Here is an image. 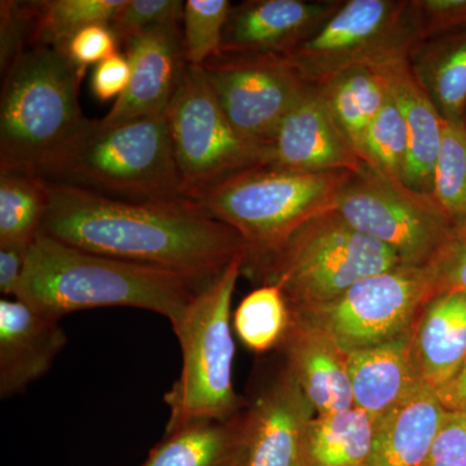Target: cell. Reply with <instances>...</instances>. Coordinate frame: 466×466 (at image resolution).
<instances>
[{
  "label": "cell",
  "instance_id": "38",
  "mask_svg": "<svg viewBox=\"0 0 466 466\" xmlns=\"http://www.w3.org/2000/svg\"><path fill=\"white\" fill-rule=\"evenodd\" d=\"M131 78V64L125 52H116L101 61L91 72L90 87L97 100L118 99L127 90Z\"/></svg>",
  "mask_w": 466,
  "mask_h": 466
},
{
  "label": "cell",
  "instance_id": "34",
  "mask_svg": "<svg viewBox=\"0 0 466 466\" xmlns=\"http://www.w3.org/2000/svg\"><path fill=\"white\" fill-rule=\"evenodd\" d=\"M426 268L433 284L434 297L466 293V223L453 226Z\"/></svg>",
  "mask_w": 466,
  "mask_h": 466
},
{
  "label": "cell",
  "instance_id": "16",
  "mask_svg": "<svg viewBox=\"0 0 466 466\" xmlns=\"http://www.w3.org/2000/svg\"><path fill=\"white\" fill-rule=\"evenodd\" d=\"M342 2L247 0L232 5L219 54L284 56L311 38Z\"/></svg>",
  "mask_w": 466,
  "mask_h": 466
},
{
  "label": "cell",
  "instance_id": "27",
  "mask_svg": "<svg viewBox=\"0 0 466 466\" xmlns=\"http://www.w3.org/2000/svg\"><path fill=\"white\" fill-rule=\"evenodd\" d=\"M47 208V184L41 177L0 174V248L27 253L41 235Z\"/></svg>",
  "mask_w": 466,
  "mask_h": 466
},
{
  "label": "cell",
  "instance_id": "39",
  "mask_svg": "<svg viewBox=\"0 0 466 466\" xmlns=\"http://www.w3.org/2000/svg\"><path fill=\"white\" fill-rule=\"evenodd\" d=\"M26 251L15 248H0V291L15 297L25 268Z\"/></svg>",
  "mask_w": 466,
  "mask_h": 466
},
{
  "label": "cell",
  "instance_id": "37",
  "mask_svg": "<svg viewBox=\"0 0 466 466\" xmlns=\"http://www.w3.org/2000/svg\"><path fill=\"white\" fill-rule=\"evenodd\" d=\"M422 466H466V415L447 412Z\"/></svg>",
  "mask_w": 466,
  "mask_h": 466
},
{
  "label": "cell",
  "instance_id": "41",
  "mask_svg": "<svg viewBox=\"0 0 466 466\" xmlns=\"http://www.w3.org/2000/svg\"><path fill=\"white\" fill-rule=\"evenodd\" d=\"M464 119H465V122H466V110H465V116H464Z\"/></svg>",
  "mask_w": 466,
  "mask_h": 466
},
{
  "label": "cell",
  "instance_id": "4",
  "mask_svg": "<svg viewBox=\"0 0 466 466\" xmlns=\"http://www.w3.org/2000/svg\"><path fill=\"white\" fill-rule=\"evenodd\" d=\"M354 174L265 165L235 175L198 204L241 236L247 247L242 272L254 276L300 227L336 208L339 193Z\"/></svg>",
  "mask_w": 466,
  "mask_h": 466
},
{
  "label": "cell",
  "instance_id": "36",
  "mask_svg": "<svg viewBox=\"0 0 466 466\" xmlns=\"http://www.w3.org/2000/svg\"><path fill=\"white\" fill-rule=\"evenodd\" d=\"M118 38L109 24H95L79 30L61 52L76 69L79 82L86 70L119 52Z\"/></svg>",
  "mask_w": 466,
  "mask_h": 466
},
{
  "label": "cell",
  "instance_id": "2",
  "mask_svg": "<svg viewBox=\"0 0 466 466\" xmlns=\"http://www.w3.org/2000/svg\"><path fill=\"white\" fill-rule=\"evenodd\" d=\"M202 289L167 269L110 258L41 233L27 251L15 299L57 319L82 309H147L174 328Z\"/></svg>",
  "mask_w": 466,
  "mask_h": 466
},
{
  "label": "cell",
  "instance_id": "18",
  "mask_svg": "<svg viewBox=\"0 0 466 466\" xmlns=\"http://www.w3.org/2000/svg\"><path fill=\"white\" fill-rule=\"evenodd\" d=\"M287 367L317 415L354 407L348 357L323 334L291 318L280 343Z\"/></svg>",
  "mask_w": 466,
  "mask_h": 466
},
{
  "label": "cell",
  "instance_id": "35",
  "mask_svg": "<svg viewBox=\"0 0 466 466\" xmlns=\"http://www.w3.org/2000/svg\"><path fill=\"white\" fill-rule=\"evenodd\" d=\"M408 12L416 45L466 27V0H410Z\"/></svg>",
  "mask_w": 466,
  "mask_h": 466
},
{
  "label": "cell",
  "instance_id": "24",
  "mask_svg": "<svg viewBox=\"0 0 466 466\" xmlns=\"http://www.w3.org/2000/svg\"><path fill=\"white\" fill-rule=\"evenodd\" d=\"M410 70L446 121L466 110V27L417 43L408 54Z\"/></svg>",
  "mask_w": 466,
  "mask_h": 466
},
{
  "label": "cell",
  "instance_id": "19",
  "mask_svg": "<svg viewBox=\"0 0 466 466\" xmlns=\"http://www.w3.org/2000/svg\"><path fill=\"white\" fill-rule=\"evenodd\" d=\"M447 410L437 391L422 382L375 419L372 452L367 466H422Z\"/></svg>",
  "mask_w": 466,
  "mask_h": 466
},
{
  "label": "cell",
  "instance_id": "14",
  "mask_svg": "<svg viewBox=\"0 0 466 466\" xmlns=\"http://www.w3.org/2000/svg\"><path fill=\"white\" fill-rule=\"evenodd\" d=\"M269 167L358 173L366 167L330 112L320 86L306 85L268 149Z\"/></svg>",
  "mask_w": 466,
  "mask_h": 466
},
{
  "label": "cell",
  "instance_id": "26",
  "mask_svg": "<svg viewBox=\"0 0 466 466\" xmlns=\"http://www.w3.org/2000/svg\"><path fill=\"white\" fill-rule=\"evenodd\" d=\"M320 87L334 119L361 158L367 130L389 96L382 73L375 66L355 67Z\"/></svg>",
  "mask_w": 466,
  "mask_h": 466
},
{
  "label": "cell",
  "instance_id": "25",
  "mask_svg": "<svg viewBox=\"0 0 466 466\" xmlns=\"http://www.w3.org/2000/svg\"><path fill=\"white\" fill-rule=\"evenodd\" d=\"M373 435L375 417L357 407L317 415L306 434V466H367Z\"/></svg>",
  "mask_w": 466,
  "mask_h": 466
},
{
  "label": "cell",
  "instance_id": "33",
  "mask_svg": "<svg viewBox=\"0 0 466 466\" xmlns=\"http://www.w3.org/2000/svg\"><path fill=\"white\" fill-rule=\"evenodd\" d=\"M184 5L182 0H126L124 7L109 24L119 43L152 27L182 24Z\"/></svg>",
  "mask_w": 466,
  "mask_h": 466
},
{
  "label": "cell",
  "instance_id": "22",
  "mask_svg": "<svg viewBox=\"0 0 466 466\" xmlns=\"http://www.w3.org/2000/svg\"><path fill=\"white\" fill-rule=\"evenodd\" d=\"M412 346L422 381L437 390L466 358V293L429 300L413 327Z\"/></svg>",
  "mask_w": 466,
  "mask_h": 466
},
{
  "label": "cell",
  "instance_id": "9",
  "mask_svg": "<svg viewBox=\"0 0 466 466\" xmlns=\"http://www.w3.org/2000/svg\"><path fill=\"white\" fill-rule=\"evenodd\" d=\"M165 118L183 195L188 200L198 202L235 175L267 165L265 153L233 130L202 66L187 64Z\"/></svg>",
  "mask_w": 466,
  "mask_h": 466
},
{
  "label": "cell",
  "instance_id": "10",
  "mask_svg": "<svg viewBox=\"0 0 466 466\" xmlns=\"http://www.w3.org/2000/svg\"><path fill=\"white\" fill-rule=\"evenodd\" d=\"M407 0H343L311 38L284 55L306 85L408 56L416 45Z\"/></svg>",
  "mask_w": 466,
  "mask_h": 466
},
{
  "label": "cell",
  "instance_id": "31",
  "mask_svg": "<svg viewBox=\"0 0 466 466\" xmlns=\"http://www.w3.org/2000/svg\"><path fill=\"white\" fill-rule=\"evenodd\" d=\"M410 139L403 113L389 90L382 109L373 119L361 147L364 164L386 177L403 182Z\"/></svg>",
  "mask_w": 466,
  "mask_h": 466
},
{
  "label": "cell",
  "instance_id": "40",
  "mask_svg": "<svg viewBox=\"0 0 466 466\" xmlns=\"http://www.w3.org/2000/svg\"><path fill=\"white\" fill-rule=\"evenodd\" d=\"M435 391L447 412L466 415V358L449 381Z\"/></svg>",
  "mask_w": 466,
  "mask_h": 466
},
{
  "label": "cell",
  "instance_id": "8",
  "mask_svg": "<svg viewBox=\"0 0 466 466\" xmlns=\"http://www.w3.org/2000/svg\"><path fill=\"white\" fill-rule=\"evenodd\" d=\"M433 297L426 266L400 265L328 302L289 309L291 318L323 334L348 357L412 330Z\"/></svg>",
  "mask_w": 466,
  "mask_h": 466
},
{
  "label": "cell",
  "instance_id": "17",
  "mask_svg": "<svg viewBox=\"0 0 466 466\" xmlns=\"http://www.w3.org/2000/svg\"><path fill=\"white\" fill-rule=\"evenodd\" d=\"M61 319L21 299H0V397H15L50 370L67 343Z\"/></svg>",
  "mask_w": 466,
  "mask_h": 466
},
{
  "label": "cell",
  "instance_id": "13",
  "mask_svg": "<svg viewBox=\"0 0 466 466\" xmlns=\"http://www.w3.org/2000/svg\"><path fill=\"white\" fill-rule=\"evenodd\" d=\"M314 413L285 367L247 408L238 466H306V434Z\"/></svg>",
  "mask_w": 466,
  "mask_h": 466
},
{
  "label": "cell",
  "instance_id": "12",
  "mask_svg": "<svg viewBox=\"0 0 466 466\" xmlns=\"http://www.w3.org/2000/svg\"><path fill=\"white\" fill-rule=\"evenodd\" d=\"M202 69L233 130L268 165L276 131L305 82L281 55L219 54Z\"/></svg>",
  "mask_w": 466,
  "mask_h": 466
},
{
  "label": "cell",
  "instance_id": "5",
  "mask_svg": "<svg viewBox=\"0 0 466 466\" xmlns=\"http://www.w3.org/2000/svg\"><path fill=\"white\" fill-rule=\"evenodd\" d=\"M79 79L60 52L34 46L3 73L0 174L36 177L79 130L86 116Z\"/></svg>",
  "mask_w": 466,
  "mask_h": 466
},
{
  "label": "cell",
  "instance_id": "29",
  "mask_svg": "<svg viewBox=\"0 0 466 466\" xmlns=\"http://www.w3.org/2000/svg\"><path fill=\"white\" fill-rule=\"evenodd\" d=\"M290 324V309L278 285L263 284L248 294L233 314V327L251 351L280 346Z\"/></svg>",
  "mask_w": 466,
  "mask_h": 466
},
{
  "label": "cell",
  "instance_id": "20",
  "mask_svg": "<svg viewBox=\"0 0 466 466\" xmlns=\"http://www.w3.org/2000/svg\"><path fill=\"white\" fill-rule=\"evenodd\" d=\"M389 90L400 104L410 139L403 183L419 192L433 193L434 167L443 137L444 119L433 101L417 82L408 56L391 58L376 66Z\"/></svg>",
  "mask_w": 466,
  "mask_h": 466
},
{
  "label": "cell",
  "instance_id": "1",
  "mask_svg": "<svg viewBox=\"0 0 466 466\" xmlns=\"http://www.w3.org/2000/svg\"><path fill=\"white\" fill-rule=\"evenodd\" d=\"M41 233L72 247L183 276L208 287L247 247L192 200L131 202L48 183Z\"/></svg>",
  "mask_w": 466,
  "mask_h": 466
},
{
  "label": "cell",
  "instance_id": "15",
  "mask_svg": "<svg viewBox=\"0 0 466 466\" xmlns=\"http://www.w3.org/2000/svg\"><path fill=\"white\" fill-rule=\"evenodd\" d=\"M124 47L131 64L130 84L100 119L106 126L164 116L187 66L182 24L152 27L126 41Z\"/></svg>",
  "mask_w": 466,
  "mask_h": 466
},
{
  "label": "cell",
  "instance_id": "6",
  "mask_svg": "<svg viewBox=\"0 0 466 466\" xmlns=\"http://www.w3.org/2000/svg\"><path fill=\"white\" fill-rule=\"evenodd\" d=\"M245 258L238 257L219 278L198 291L173 328L183 366L164 398L170 408L167 431L196 420H226L241 412V401L233 389L231 306Z\"/></svg>",
  "mask_w": 466,
  "mask_h": 466
},
{
  "label": "cell",
  "instance_id": "30",
  "mask_svg": "<svg viewBox=\"0 0 466 466\" xmlns=\"http://www.w3.org/2000/svg\"><path fill=\"white\" fill-rule=\"evenodd\" d=\"M433 195L453 225L466 223V122L446 121L437 164Z\"/></svg>",
  "mask_w": 466,
  "mask_h": 466
},
{
  "label": "cell",
  "instance_id": "3",
  "mask_svg": "<svg viewBox=\"0 0 466 466\" xmlns=\"http://www.w3.org/2000/svg\"><path fill=\"white\" fill-rule=\"evenodd\" d=\"M36 177L112 200H188L165 115L112 126L86 119Z\"/></svg>",
  "mask_w": 466,
  "mask_h": 466
},
{
  "label": "cell",
  "instance_id": "7",
  "mask_svg": "<svg viewBox=\"0 0 466 466\" xmlns=\"http://www.w3.org/2000/svg\"><path fill=\"white\" fill-rule=\"evenodd\" d=\"M400 265L394 250L352 228L334 208L300 227L253 278L278 285L289 308H308Z\"/></svg>",
  "mask_w": 466,
  "mask_h": 466
},
{
  "label": "cell",
  "instance_id": "23",
  "mask_svg": "<svg viewBox=\"0 0 466 466\" xmlns=\"http://www.w3.org/2000/svg\"><path fill=\"white\" fill-rule=\"evenodd\" d=\"M247 410L226 420H196L167 431L142 466H238Z\"/></svg>",
  "mask_w": 466,
  "mask_h": 466
},
{
  "label": "cell",
  "instance_id": "32",
  "mask_svg": "<svg viewBox=\"0 0 466 466\" xmlns=\"http://www.w3.org/2000/svg\"><path fill=\"white\" fill-rule=\"evenodd\" d=\"M231 7L228 0H187L182 20L187 64L202 66L219 54Z\"/></svg>",
  "mask_w": 466,
  "mask_h": 466
},
{
  "label": "cell",
  "instance_id": "28",
  "mask_svg": "<svg viewBox=\"0 0 466 466\" xmlns=\"http://www.w3.org/2000/svg\"><path fill=\"white\" fill-rule=\"evenodd\" d=\"M126 0H42L32 2L33 47L46 46L63 52L79 30L110 24Z\"/></svg>",
  "mask_w": 466,
  "mask_h": 466
},
{
  "label": "cell",
  "instance_id": "11",
  "mask_svg": "<svg viewBox=\"0 0 466 466\" xmlns=\"http://www.w3.org/2000/svg\"><path fill=\"white\" fill-rule=\"evenodd\" d=\"M336 211L408 266L428 265L455 226L433 193L416 191L368 165L343 187Z\"/></svg>",
  "mask_w": 466,
  "mask_h": 466
},
{
  "label": "cell",
  "instance_id": "21",
  "mask_svg": "<svg viewBox=\"0 0 466 466\" xmlns=\"http://www.w3.org/2000/svg\"><path fill=\"white\" fill-rule=\"evenodd\" d=\"M412 330L348 355L354 407L377 419L424 382L413 354Z\"/></svg>",
  "mask_w": 466,
  "mask_h": 466
}]
</instances>
